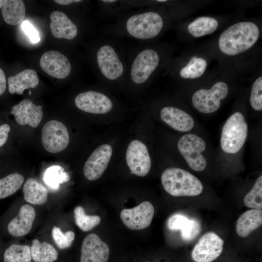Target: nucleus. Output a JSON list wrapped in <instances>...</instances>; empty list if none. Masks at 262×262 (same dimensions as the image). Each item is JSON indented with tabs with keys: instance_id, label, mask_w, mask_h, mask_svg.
<instances>
[{
	"instance_id": "f257e3e1",
	"label": "nucleus",
	"mask_w": 262,
	"mask_h": 262,
	"mask_svg": "<svg viewBox=\"0 0 262 262\" xmlns=\"http://www.w3.org/2000/svg\"><path fill=\"white\" fill-rule=\"evenodd\" d=\"M260 30L251 21L237 22L224 30L219 36L220 50L228 56H236L252 48L258 41Z\"/></svg>"
},
{
	"instance_id": "f03ea898",
	"label": "nucleus",
	"mask_w": 262,
	"mask_h": 262,
	"mask_svg": "<svg viewBox=\"0 0 262 262\" xmlns=\"http://www.w3.org/2000/svg\"><path fill=\"white\" fill-rule=\"evenodd\" d=\"M161 182L165 191L174 196H194L203 191V185L195 176L178 167H169L161 175Z\"/></svg>"
},
{
	"instance_id": "7ed1b4c3",
	"label": "nucleus",
	"mask_w": 262,
	"mask_h": 262,
	"mask_svg": "<svg viewBox=\"0 0 262 262\" xmlns=\"http://www.w3.org/2000/svg\"><path fill=\"white\" fill-rule=\"evenodd\" d=\"M248 134V125L244 115L236 112L231 115L225 123L220 137L222 150L227 153L234 154L243 147Z\"/></svg>"
},
{
	"instance_id": "20e7f679",
	"label": "nucleus",
	"mask_w": 262,
	"mask_h": 262,
	"mask_svg": "<svg viewBox=\"0 0 262 262\" xmlns=\"http://www.w3.org/2000/svg\"><path fill=\"white\" fill-rule=\"evenodd\" d=\"M164 26V21L157 12L149 11L132 16L127 21L128 33L139 39H148L157 36Z\"/></svg>"
},
{
	"instance_id": "39448f33",
	"label": "nucleus",
	"mask_w": 262,
	"mask_h": 262,
	"mask_svg": "<svg viewBox=\"0 0 262 262\" xmlns=\"http://www.w3.org/2000/svg\"><path fill=\"white\" fill-rule=\"evenodd\" d=\"M229 93L227 84L222 81L215 82L210 89L201 88L196 91L192 97L194 107L204 114L213 113L220 108L221 101Z\"/></svg>"
},
{
	"instance_id": "423d86ee",
	"label": "nucleus",
	"mask_w": 262,
	"mask_h": 262,
	"mask_svg": "<svg viewBox=\"0 0 262 262\" xmlns=\"http://www.w3.org/2000/svg\"><path fill=\"white\" fill-rule=\"evenodd\" d=\"M206 146L202 138L191 133L183 135L178 142V148L181 156L189 167L197 172L203 170L207 165L206 160L202 154Z\"/></svg>"
},
{
	"instance_id": "0eeeda50",
	"label": "nucleus",
	"mask_w": 262,
	"mask_h": 262,
	"mask_svg": "<svg viewBox=\"0 0 262 262\" xmlns=\"http://www.w3.org/2000/svg\"><path fill=\"white\" fill-rule=\"evenodd\" d=\"M41 141L47 151L52 153H59L64 150L69 144L68 130L62 122L50 120L42 129Z\"/></svg>"
},
{
	"instance_id": "6e6552de",
	"label": "nucleus",
	"mask_w": 262,
	"mask_h": 262,
	"mask_svg": "<svg viewBox=\"0 0 262 262\" xmlns=\"http://www.w3.org/2000/svg\"><path fill=\"white\" fill-rule=\"evenodd\" d=\"M224 241L213 232L204 234L194 246L191 257L195 262H212L222 253Z\"/></svg>"
},
{
	"instance_id": "1a4fd4ad",
	"label": "nucleus",
	"mask_w": 262,
	"mask_h": 262,
	"mask_svg": "<svg viewBox=\"0 0 262 262\" xmlns=\"http://www.w3.org/2000/svg\"><path fill=\"white\" fill-rule=\"evenodd\" d=\"M159 62V55L154 49H147L141 51L131 66L130 74L133 82L136 84L146 82L156 69Z\"/></svg>"
},
{
	"instance_id": "9d476101",
	"label": "nucleus",
	"mask_w": 262,
	"mask_h": 262,
	"mask_svg": "<svg viewBox=\"0 0 262 262\" xmlns=\"http://www.w3.org/2000/svg\"><path fill=\"white\" fill-rule=\"evenodd\" d=\"M126 159L131 174L145 177L148 173L151 159L146 146L141 141L134 140L130 142L127 149Z\"/></svg>"
},
{
	"instance_id": "9b49d317",
	"label": "nucleus",
	"mask_w": 262,
	"mask_h": 262,
	"mask_svg": "<svg viewBox=\"0 0 262 262\" xmlns=\"http://www.w3.org/2000/svg\"><path fill=\"white\" fill-rule=\"evenodd\" d=\"M154 211L152 204L146 201L132 208L123 209L120 217L123 224L129 229L140 230L150 225Z\"/></svg>"
},
{
	"instance_id": "f8f14e48",
	"label": "nucleus",
	"mask_w": 262,
	"mask_h": 262,
	"mask_svg": "<svg viewBox=\"0 0 262 262\" xmlns=\"http://www.w3.org/2000/svg\"><path fill=\"white\" fill-rule=\"evenodd\" d=\"M75 104L82 111L95 114H107L113 108V103L107 96L94 91L84 92L77 95Z\"/></svg>"
},
{
	"instance_id": "ddd939ff",
	"label": "nucleus",
	"mask_w": 262,
	"mask_h": 262,
	"mask_svg": "<svg viewBox=\"0 0 262 262\" xmlns=\"http://www.w3.org/2000/svg\"><path fill=\"white\" fill-rule=\"evenodd\" d=\"M97 60L99 68L106 79L115 80L123 73V65L114 48L110 45L101 46L98 51Z\"/></svg>"
},
{
	"instance_id": "4468645a",
	"label": "nucleus",
	"mask_w": 262,
	"mask_h": 262,
	"mask_svg": "<svg viewBox=\"0 0 262 262\" xmlns=\"http://www.w3.org/2000/svg\"><path fill=\"white\" fill-rule=\"evenodd\" d=\"M112 155V148L108 144L97 148L86 160L83 167V174L89 180L99 179L106 169Z\"/></svg>"
},
{
	"instance_id": "2eb2a0df",
	"label": "nucleus",
	"mask_w": 262,
	"mask_h": 262,
	"mask_svg": "<svg viewBox=\"0 0 262 262\" xmlns=\"http://www.w3.org/2000/svg\"><path fill=\"white\" fill-rule=\"evenodd\" d=\"M40 65L49 75L59 79L68 77L71 70V66L67 57L56 50L43 53L40 60Z\"/></svg>"
},
{
	"instance_id": "dca6fc26",
	"label": "nucleus",
	"mask_w": 262,
	"mask_h": 262,
	"mask_svg": "<svg viewBox=\"0 0 262 262\" xmlns=\"http://www.w3.org/2000/svg\"><path fill=\"white\" fill-rule=\"evenodd\" d=\"M81 250L80 262H107L110 254L108 245L95 233L84 238Z\"/></svg>"
},
{
	"instance_id": "f3484780",
	"label": "nucleus",
	"mask_w": 262,
	"mask_h": 262,
	"mask_svg": "<svg viewBox=\"0 0 262 262\" xmlns=\"http://www.w3.org/2000/svg\"><path fill=\"white\" fill-rule=\"evenodd\" d=\"M10 114L14 115L18 124L28 125L33 128H36L39 125L43 117L42 106H36L28 99H23L14 105Z\"/></svg>"
},
{
	"instance_id": "a211bd4d",
	"label": "nucleus",
	"mask_w": 262,
	"mask_h": 262,
	"mask_svg": "<svg viewBox=\"0 0 262 262\" xmlns=\"http://www.w3.org/2000/svg\"><path fill=\"white\" fill-rule=\"evenodd\" d=\"M34 209L29 204H24L19 209L18 214L7 225L9 234L14 237H21L31 230L35 217Z\"/></svg>"
},
{
	"instance_id": "6ab92c4d",
	"label": "nucleus",
	"mask_w": 262,
	"mask_h": 262,
	"mask_svg": "<svg viewBox=\"0 0 262 262\" xmlns=\"http://www.w3.org/2000/svg\"><path fill=\"white\" fill-rule=\"evenodd\" d=\"M161 119L175 130L186 132L194 126L192 117L185 111L173 106H165L160 112Z\"/></svg>"
},
{
	"instance_id": "aec40b11",
	"label": "nucleus",
	"mask_w": 262,
	"mask_h": 262,
	"mask_svg": "<svg viewBox=\"0 0 262 262\" xmlns=\"http://www.w3.org/2000/svg\"><path fill=\"white\" fill-rule=\"evenodd\" d=\"M50 19V30L55 37L72 40L76 37L77 28L65 13L54 11L51 13Z\"/></svg>"
},
{
	"instance_id": "412c9836",
	"label": "nucleus",
	"mask_w": 262,
	"mask_h": 262,
	"mask_svg": "<svg viewBox=\"0 0 262 262\" xmlns=\"http://www.w3.org/2000/svg\"><path fill=\"white\" fill-rule=\"evenodd\" d=\"M39 78L33 69H27L8 78L9 91L11 94L22 95L24 90L35 88L38 85Z\"/></svg>"
},
{
	"instance_id": "4be33fe9",
	"label": "nucleus",
	"mask_w": 262,
	"mask_h": 262,
	"mask_svg": "<svg viewBox=\"0 0 262 262\" xmlns=\"http://www.w3.org/2000/svg\"><path fill=\"white\" fill-rule=\"evenodd\" d=\"M262 224V211L251 209L243 213L238 218L236 225L237 234L245 238Z\"/></svg>"
},
{
	"instance_id": "5701e85b",
	"label": "nucleus",
	"mask_w": 262,
	"mask_h": 262,
	"mask_svg": "<svg viewBox=\"0 0 262 262\" xmlns=\"http://www.w3.org/2000/svg\"><path fill=\"white\" fill-rule=\"evenodd\" d=\"M25 7L23 0H3L2 15L7 24L16 25L21 23L25 19Z\"/></svg>"
},
{
	"instance_id": "b1692460",
	"label": "nucleus",
	"mask_w": 262,
	"mask_h": 262,
	"mask_svg": "<svg viewBox=\"0 0 262 262\" xmlns=\"http://www.w3.org/2000/svg\"><path fill=\"white\" fill-rule=\"evenodd\" d=\"M23 192L25 201L35 205L45 203L48 196L46 188L35 179L28 178L25 181Z\"/></svg>"
},
{
	"instance_id": "393cba45",
	"label": "nucleus",
	"mask_w": 262,
	"mask_h": 262,
	"mask_svg": "<svg viewBox=\"0 0 262 262\" xmlns=\"http://www.w3.org/2000/svg\"><path fill=\"white\" fill-rule=\"evenodd\" d=\"M31 253L34 262H53L58 256L57 251L53 246L46 242L40 243L37 239L32 241Z\"/></svg>"
},
{
	"instance_id": "a878e982",
	"label": "nucleus",
	"mask_w": 262,
	"mask_h": 262,
	"mask_svg": "<svg viewBox=\"0 0 262 262\" xmlns=\"http://www.w3.org/2000/svg\"><path fill=\"white\" fill-rule=\"evenodd\" d=\"M218 26L214 17L202 16L196 18L187 26V31L194 37H199L213 33Z\"/></svg>"
},
{
	"instance_id": "bb28decb",
	"label": "nucleus",
	"mask_w": 262,
	"mask_h": 262,
	"mask_svg": "<svg viewBox=\"0 0 262 262\" xmlns=\"http://www.w3.org/2000/svg\"><path fill=\"white\" fill-rule=\"evenodd\" d=\"M207 61L203 57H192L180 70V76L185 79H195L201 77L205 72Z\"/></svg>"
},
{
	"instance_id": "cd10ccee",
	"label": "nucleus",
	"mask_w": 262,
	"mask_h": 262,
	"mask_svg": "<svg viewBox=\"0 0 262 262\" xmlns=\"http://www.w3.org/2000/svg\"><path fill=\"white\" fill-rule=\"evenodd\" d=\"M31 247L27 245L13 244L5 250L4 262H31Z\"/></svg>"
},
{
	"instance_id": "c85d7f7f",
	"label": "nucleus",
	"mask_w": 262,
	"mask_h": 262,
	"mask_svg": "<svg viewBox=\"0 0 262 262\" xmlns=\"http://www.w3.org/2000/svg\"><path fill=\"white\" fill-rule=\"evenodd\" d=\"M24 178L21 174L15 173L0 179V199L15 193L21 187Z\"/></svg>"
},
{
	"instance_id": "c756f323",
	"label": "nucleus",
	"mask_w": 262,
	"mask_h": 262,
	"mask_svg": "<svg viewBox=\"0 0 262 262\" xmlns=\"http://www.w3.org/2000/svg\"><path fill=\"white\" fill-rule=\"evenodd\" d=\"M70 179L69 174L59 165L51 166L48 168L44 173V181L45 184L51 188L57 189L60 184L67 182Z\"/></svg>"
},
{
	"instance_id": "7c9ffc66",
	"label": "nucleus",
	"mask_w": 262,
	"mask_h": 262,
	"mask_svg": "<svg viewBox=\"0 0 262 262\" xmlns=\"http://www.w3.org/2000/svg\"><path fill=\"white\" fill-rule=\"evenodd\" d=\"M74 214L76 225L83 231L91 230L100 222L99 216L86 215L83 208L81 206L74 209Z\"/></svg>"
},
{
	"instance_id": "2f4dec72",
	"label": "nucleus",
	"mask_w": 262,
	"mask_h": 262,
	"mask_svg": "<svg viewBox=\"0 0 262 262\" xmlns=\"http://www.w3.org/2000/svg\"><path fill=\"white\" fill-rule=\"evenodd\" d=\"M244 202L246 206L253 209L262 208V176L256 180L252 188L245 196Z\"/></svg>"
},
{
	"instance_id": "473e14b6",
	"label": "nucleus",
	"mask_w": 262,
	"mask_h": 262,
	"mask_svg": "<svg viewBox=\"0 0 262 262\" xmlns=\"http://www.w3.org/2000/svg\"><path fill=\"white\" fill-rule=\"evenodd\" d=\"M52 238L57 246L62 249L69 247L75 238V233L69 230L64 233L60 228L54 226L52 229Z\"/></svg>"
},
{
	"instance_id": "72a5a7b5",
	"label": "nucleus",
	"mask_w": 262,
	"mask_h": 262,
	"mask_svg": "<svg viewBox=\"0 0 262 262\" xmlns=\"http://www.w3.org/2000/svg\"><path fill=\"white\" fill-rule=\"evenodd\" d=\"M249 102L254 110H262V76L257 78L252 85Z\"/></svg>"
},
{
	"instance_id": "f704fd0d",
	"label": "nucleus",
	"mask_w": 262,
	"mask_h": 262,
	"mask_svg": "<svg viewBox=\"0 0 262 262\" xmlns=\"http://www.w3.org/2000/svg\"><path fill=\"white\" fill-rule=\"evenodd\" d=\"M200 223L195 219H189L184 228L181 231L182 239L185 241H190L195 238L201 230Z\"/></svg>"
},
{
	"instance_id": "c9c22d12",
	"label": "nucleus",
	"mask_w": 262,
	"mask_h": 262,
	"mask_svg": "<svg viewBox=\"0 0 262 262\" xmlns=\"http://www.w3.org/2000/svg\"><path fill=\"white\" fill-rule=\"evenodd\" d=\"M189 220V218L183 214L176 213L169 218L167 225L171 230H181L185 227Z\"/></svg>"
},
{
	"instance_id": "e433bc0d",
	"label": "nucleus",
	"mask_w": 262,
	"mask_h": 262,
	"mask_svg": "<svg viewBox=\"0 0 262 262\" xmlns=\"http://www.w3.org/2000/svg\"><path fill=\"white\" fill-rule=\"evenodd\" d=\"M21 28L25 33L28 36L31 42L36 43L40 41L38 32L35 28L28 21H23Z\"/></svg>"
},
{
	"instance_id": "4c0bfd02",
	"label": "nucleus",
	"mask_w": 262,
	"mask_h": 262,
	"mask_svg": "<svg viewBox=\"0 0 262 262\" xmlns=\"http://www.w3.org/2000/svg\"><path fill=\"white\" fill-rule=\"evenodd\" d=\"M10 127L7 124H4L0 126V147L7 141Z\"/></svg>"
},
{
	"instance_id": "58836bf2",
	"label": "nucleus",
	"mask_w": 262,
	"mask_h": 262,
	"mask_svg": "<svg viewBox=\"0 0 262 262\" xmlns=\"http://www.w3.org/2000/svg\"><path fill=\"white\" fill-rule=\"evenodd\" d=\"M6 89V80L4 72L0 67V96L2 95Z\"/></svg>"
},
{
	"instance_id": "ea45409f",
	"label": "nucleus",
	"mask_w": 262,
	"mask_h": 262,
	"mask_svg": "<svg viewBox=\"0 0 262 262\" xmlns=\"http://www.w3.org/2000/svg\"><path fill=\"white\" fill-rule=\"evenodd\" d=\"M54 1L59 4L67 5L70 4L81 1L80 0H55Z\"/></svg>"
},
{
	"instance_id": "a19ab883",
	"label": "nucleus",
	"mask_w": 262,
	"mask_h": 262,
	"mask_svg": "<svg viewBox=\"0 0 262 262\" xmlns=\"http://www.w3.org/2000/svg\"><path fill=\"white\" fill-rule=\"evenodd\" d=\"M103 2H114L115 1V0H103Z\"/></svg>"
},
{
	"instance_id": "79ce46f5",
	"label": "nucleus",
	"mask_w": 262,
	"mask_h": 262,
	"mask_svg": "<svg viewBox=\"0 0 262 262\" xmlns=\"http://www.w3.org/2000/svg\"><path fill=\"white\" fill-rule=\"evenodd\" d=\"M3 3V0H0V9L2 7Z\"/></svg>"
},
{
	"instance_id": "37998d69",
	"label": "nucleus",
	"mask_w": 262,
	"mask_h": 262,
	"mask_svg": "<svg viewBox=\"0 0 262 262\" xmlns=\"http://www.w3.org/2000/svg\"><path fill=\"white\" fill-rule=\"evenodd\" d=\"M157 1L162 2H164V1H166V0H157Z\"/></svg>"
}]
</instances>
